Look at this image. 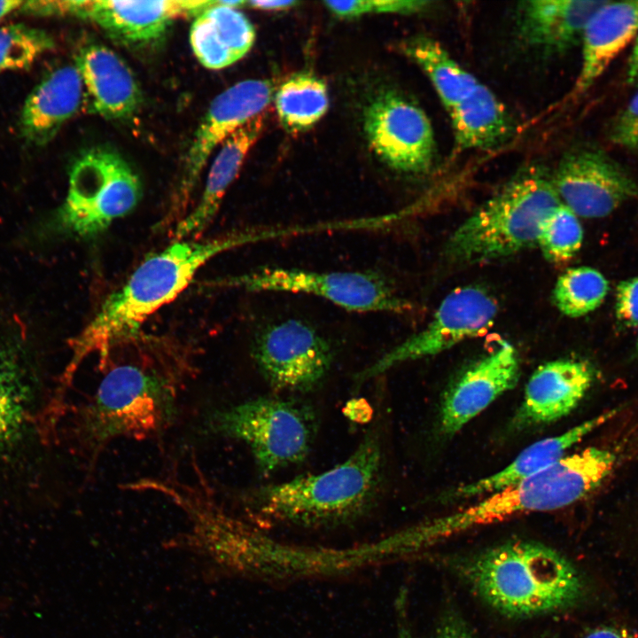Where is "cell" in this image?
<instances>
[{"label":"cell","mask_w":638,"mask_h":638,"mask_svg":"<svg viewBox=\"0 0 638 638\" xmlns=\"http://www.w3.org/2000/svg\"><path fill=\"white\" fill-rule=\"evenodd\" d=\"M189 376L186 362L158 350L106 369L74 416V438L88 464L93 467L115 440H144L167 432Z\"/></svg>","instance_id":"obj_1"},{"label":"cell","mask_w":638,"mask_h":638,"mask_svg":"<svg viewBox=\"0 0 638 638\" xmlns=\"http://www.w3.org/2000/svg\"><path fill=\"white\" fill-rule=\"evenodd\" d=\"M253 232H233L203 241L176 240L148 256L71 340L72 356L62 376V389L70 385L83 360L100 354L102 366L111 349L134 337L151 315L188 286L202 266L225 251L255 241Z\"/></svg>","instance_id":"obj_2"},{"label":"cell","mask_w":638,"mask_h":638,"mask_svg":"<svg viewBox=\"0 0 638 638\" xmlns=\"http://www.w3.org/2000/svg\"><path fill=\"white\" fill-rule=\"evenodd\" d=\"M383 453L376 432H368L334 467L249 490L244 505L251 516L303 528H331L365 516L381 486Z\"/></svg>","instance_id":"obj_3"},{"label":"cell","mask_w":638,"mask_h":638,"mask_svg":"<svg viewBox=\"0 0 638 638\" xmlns=\"http://www.w3.org/2000/svg\"><path fill=\"white\" fill-rule=\"evenodd\" d=\"M616 459L612 451L595 447L565 455L475 504L396 533L400 551L425 549L470 529L520 514L566 507L595 488L613 470Z\"/></svg>","instance_id":"obj_4"},{"label":"cell","mask_w":638,"mask_h":638,"mask_svg":"<svg viewBox=\"0 0 638 638\" xmlns=\"http://www.w3.org/2000/svg\"><path fill=\"white\" fill-rule=\"evenodd\" d=\"M464 575L475 593L510 617H532L565 609L581 595L575 567L543 544L515 541L471 560Z\"/></svg>","instance_id":"obj_5"},{"label":"cell","mask_w":638,"mask_h":638,"mask_svg":"<svg viewBox=\"0 0 638 638\" xmlns=\"http://www.w3.org/2000/svg\"><path fill=\"white\" fill-rule=\"evenodd\" d=\"M562 204L541 167L518 172L450 236L445 255L455 263L500 259L537 245L547 218Z\"/></svg>","instance_id":"obj_6"},{"label":"cell","mask_w":638,"mask_h":638,"mask_svg":"<svg viewBox=\"0 0 638 638\" xmlns=\"http://www.w3.org/2000/svg\"><path fill=\"white\" fill-rule=\"evenodd\" d=\"M142 183L115 150L93 147L73 163L66 198L47 229L62 237L90 238L134 210Z\"/></svg>","instance_id":"obj_7"},{"label":"cell","mask_w":638,"mask_h":638,"mask_svg":"<svg viewBox=\"0 0 638 638\" xmlns=\"http://www.w3.org/2000/svg\"><path fill=\"white\" fill-rule=\"evenodd\" d=\"M207 427L249 447L259 471L268 475L303 462L317 432L313 408L299 401L259 397L214 411Z\"/></svg>","instance_id":"obj_8"},{"label":"cell","mask_w":638,"mask_h":638,"mask_svg":"<svg viewBox=\"0 0 638 638\" xmlns=\"http://www.w3.org/2000/svg\"><path fill=\"white\" fill-rule=\"evenodd\" d=\"M219 287L253 292L310 294L354 312L405 313L412 304L399 296L387 280L374 272H316L300 268L263 267L214 282Z\"/></svg>","instance_id":"obj_9"},{"label":"cell","mask_w":638,"mask_h":638,"mask_svg":"<svg viewBox=\"0 0 638 638\" xmlns=\"http://www.w3.org/2000/svg\"><path fill=\"white\" fill-rule=\"evenodd\" d=\"M252 355L271 388L292 393L317 388L334 360L330 341L313 325L297 318L260 328L253 339Z\"/></svg>","instance_id":"obj_10"},{"label":"cell","mask_w":638,"mask_h":638,"mask_svg":"<svg viewBox=\"0 0 638 638\" xmlns=\"http://www.w3.org/2000/svg\"><path fill=\"white\" fill-rule=\"evenodd\" d=\"M496 300L477 286L453 290L440 304L430 323L355 375L357 384L374 378L408 361L442 353L483 335L494 323Z\"/></svg>","instance_id":"obj_11"},{"label":"cell","mask_w":638,"mask_h":638,"mask_svg":"<svg viewBox=\"0 0 638 638\" xmlns=\"http://www.w3.org/2000/svg\"><path fill=\"white\" fill-rule=\"evenodd\" d=\"M363 128L371 150L393 170L423 175L432 169L436 142L430 119L401 94L385 90L370 101Z\"/></svg>","instance_id":"obj_12"},{"label":"cell","mask_w":638,"mask_h":638,"mask_svg":"<svg viewBox=\"0 0 638 638\" xmlns=\"http://www.w3.org/2000/svg\"><path fill=\"white\" fill-rule=\"evenodd\" d=\"M272 97L271 82L249 79L233 84L212 100L188 151L167 223L175 221L178 223L184 217L198 178L212 152L237 130L262 114Z\"/></svg>","instance_id":"obj_13"},{"label":"cell","mask_w":638,"mask_h":638,"mask_svg":"<svg viewBox=\"0 0 638 638\" xmlns=\"http://www.w3.org/2000/svg\"><path fill=\"white\" fill-rule=\"evenodd\" d=\"M214 1H43V16L70 15L91 21L113 40L146 46L160 40L174 21L195 17Z\"/></svg>","instance_id":"obj_14"},{"label":"cell","mask_w":638,"mask_h":638,"mask_svg":"<svg viewBox=\"0 0 638 638\" xmlns=\"http://www.w3.org/2000/svg\"><path fill=\"white\" fill-rule=\"evenodd\" d=\"M552 180L562 204L578 217H606L638 197V183L630 173L596 148L568 152Z\"/></svg>","instance_id":"obj_15"},{"label":"cell","mask_w":638,"mask_h":638,"mask_svg":"<svg viewBox=\"0 0 638 638\" xmlns=\"http://www.w3.org/2000/svg\"><path fill=\"white\" fill-rule=\"evenodd\" d=\"M516 348L502 341L500 346L478 360L446 393L442 407L441 430L447 435L460 431L505 392L519 377Z\"/></svg>","instance_id":"obj_16"},{"label":"cell","mask_w":638,"mask_h":638,"mask_svg":"<svg viewBox=\"0 0 638 638\" xmlns=\"http://www.w3.org/2000/svg\"><path fill=\"white\" fill-rule=\"evenodd\" d=\"M604 0H535L517 4L514 33L519 44L544 57L581 42L584 29Z\"/></svg>","instance_id":"obj_17"},{"label":"cell","mask_w":638,"mask_h":638,"mask_svg":"<svg viewBox=\"0 0 638 638\" xmlns=\"http://www.w3.org/2000/svg\"><path fill=\"white\" fill-rule=\"evenodd\" d=\"M74 66L92 113L110 121H128L137 113L143 100L139 83L115 51L86 42L77 51Z\"/></svg>","instance_id":"obj_18"},{"label":"cell","mask_w":638,"mask_h":638,"mask_svg":"<svg viewBox=\"0 0 638 638\" xmlns=\"http://www.w3.org/2000/svg\"><path fill=\"white\" fill-rule=\"evenodd\" d=\"M595 377L594 367L580 360L560 359L539 366L526 384L514 424H545L567 416L586 395Z\"/></svg>","instance_id":"obj_19"},{"label":"cell","mask_w":638,"mask_h":638,"mask_svg":"<svg viewBox=\"0 0 638 638\" xmlns=\"http://www.w3.org/2000/svg\"><path fill=\"white\" fill-rule=\"evenodd\" d=\"M246 1H214L194 17L190 29L192 51L205 67L218 70L244 58L255 40V30L237 10Z\"/></svg>","instance_id":"obj_20"},{"label":"cell","mask_w":638,"mask_h":638,"mask_svg":"<svg viewBox=\"0 0 638 638\" xmlns=\"http://www.w3.org/2000/svg\"><path fill=\"white\" fill-rule=\"evenodd\" d=\"M84 97L82 81L74 65L53 69L24 103L19 119L22 136L36 146L47 144L77 113Z\"/></svg>","instance_id":"obj_21"},{"label":"cell","mask_w":638,"mask_h":638,"mask_svg":"<svg viewBox=\"0 0 638 638\" xmlns=\"http://www.w3.org/2000/svg\"><path fill=\"white\" fill-rule=\"evenodd\" d=\"M263 123L261 114L221 144L197 206L176 224L174 234L177 240L198 238L212 222L246 154L259 138Z\"/></svg>","instance_id":"obj_22"},{"label":"cell","mask_w":638,"mask_h":638,"mask_svg":"<svg viewBox=\"0 0 638 638\" xmlns=\"http://www.w3.org/2000/svg\"><path fill=\"white\" fill-rule=\"evenodd\" d=\"M637 33L638 1H609L599 8L582 35V64L573 93L585 92Z\"/></svg>","instance_id":"obj_23"},{"label":"cell","mask_w":638,"mask_h":638,"mask_svg":"<svg viewBox=\"0 0 638 638\" xmlns=\"http://www.w3.org/2000/svg\"><path fill=\"white\" fill-rule=\"evenodd\" d=\"M616 409L602 413L584 421L564 433L543 439L524 449L509 465L500 471L457 487L455 498L466 499L486 495L513 485L556 463L565 456L567 450L588 433L615 416Z\"/></svg>","instance_id":"obj_24"},{"label":"cell","mask_w":638,"mask_h":638,"mask_svg":"<svg viewBox=\"0 0 638 638\" xmlns=\"http://www.w3.org/2000/svg\"><path fill=\"white\" fill-rule=\"evenodd\" d=\"M448 113L458 152L494 148L512 131V121L505 106L481 82Z\"/></svg>","instance_id":"obj_25"},{"label":"cell","mask_w":638,"mask_h":638,"mask_svg":"<svg viewBox=\"0 0 638 638\" xmlns=\"http://www.w3.org/2000/svg\"><path fill=\"white\" fill-rule=\"evenodd\" d=\"M402 50L426 74L447 113L469 97L479 83L432 37H412L403 43Z\"/></svg>","instance_id":"obj_26"},{"label":"cell","mask_w":638,"mask_h":638,"mask_svg":"<svg viewBox=\"0 0 638 638\" xmlns=\"http://www.w3.org/2000/svg\"><path fill=\"white\" fill-rule=\"evenodd\" d=\"M275 106L279 121L288 133L307 131L328 110L326 83L312 73L295 74L278 87Z\"/></svg>","instance_id":"obj_27"},{"label":"cell","mask_w":638,"mask_h":638,"mask_svg":"<svg viewBox=\"0 0 638 638\" xmlns=\"http://www.w3.org/2000/svg\"><path fill=\"white\" fill-rule=\"evenodd\" d=\"M608 291L609 283L600 271L590 267H575L559 276L552 298L562 314L578 318L598 308Z\"/></svg>","instance_id":"obj_28"},{"label":"cell","mask_w":638,"mask_h":638,"mask_svg":"<svg viewBox=\"0 0 638 638\" xmlns=\"http://www.w3.org/2000/svg\"><path fill=\"white\" fill-rule=\"evenodd\" d=\"M54 48L46 31L25 24L0 27V73L28 68L42 54Z\"/></svg>","instance_id":"obj_29"},{"label":"cell","mask_w":638,"mask_h":638,"mask_svg":"<svg viewBox=\"0 0 638 638\" xmlns=\"http://www.w3.org/2000/svg\"><path fill=\"white\" fill-rule=\"evenodd\" d=\"M583 229L579 217L561 204L545 221L537 245L545 259L552 263H564L580 251Z\"/></svg>","instance_id":"obj_30"},{"label":"cell","mask_w":638,"mask_h":638,"mask_svg":"<svg viewBox=\"0 0 638 638\" xmlns=\"http://www.w3.org/2000/svg\"><path fill=\"white\" fill-rule=\"evenodd\" d=\"M15 362L8 351L0 350V445L13 437L22 421L23 405Z\"/></svg>","instance_id":"obj_31"},{"label":"cell","mask_w":638,"mask_h":638,"mask_svg":"<svg viewBox=\"0 0 638 638\" xmlns=\"http://www.w3.org/2000/svg\"><path fill=\"white\" fill-rule=\"evenodd\" d=\"M325 7L341 19H354L370 13L413 14L422 12L433 4L421 0L326 1Z\"/></svg>","instance_id":"obj_32"},{"label":"cell","mask_w":638,"mask_h":638,"mask_svg":"<svg viewBox=\"0 0 638 638\" xmlns=\"http://www.w3.org/2000/svg\"><path fill=\"white\" fill-rule=\"evenodd\" d=\"M610 136L614 144L638 152V92L618 116Z\"/></svg>","instance_id":"obj_33"},{"label":"cell","mask_w":638,"mask_h":638,"mask_svg":"<svg viewBox=\"0 0 638 638\" xmlns=\"http://www.w3.org/2000/svg\"><path fill=\"white\" fill-rule=\"evenodd\" d=\"M615 316L624 328L638 327V276L625 279L618 284Z\"/></svg>","instance_id":"obj_34"},{"label":"cell","mask_w":638,"mask_h":638,"mask_svg":"<svg viewBox=\"0 0 638 638\" xmlns=\"http://www.w3.org/2000/svg\"><path fill=\"white\" fill-rule=\"evenodd\" d=\"M436 638H475V636L459 617L451 615L440 623Z\"/></svg>","instance_id":"obj_35"},{"label":"cell","mask_w":638,"mask_h":638,"mask_svg":"<svg viewBox=\"0 0 638 638\" xmlns=\"http://www.w3.org/2000/svg\"><path fill=\"white\" fill-rule=\"evenodd\" d=\"M406 592L399 594L396 600L397 632L396 638H413L407 611Z\"/></svg>","instance_id":"obj_36"},{"label":"cell","mask_w":638,"mask_h":638,"mask_svg":"<svg viewBox=\"0 0 638 638\" xmlns=\"http://www.w3.org/2000/svg\"><path fill=\"white\" fill-rule=\"evenodd\" d=\"M300 3L297 1H266V0H254V1H246L245 5L255 9V10H261V11H268V12H278V11H284L291 9L296 5H298Z\"/></svg>","instance_id":"obj_37"},{"label":"cell","mask_w":638,"mask_h":638,"mask_svg":"<svg viewBox=\"0 0 638 638\" xmlns=\"http://www.w3.org/2000/svg\"><path fill=\"white\" fill-rule=\"evenodd\" d=\"M584 638H634L623 629L612 626H601L588 632Z\"/></svg>","instance_id":"obj_38"},{"label":"cell","mask_w":638,"mask_h":638,"mask_svg":"<svg viewBox=\"0 0 638 638\" xmlns=\"http://www.w3.org/2000/svg\"><path fill=\"white\" fill-rule=\"evenodd\" d=\"M628 79L632 83L638 84V36L628 64Z\"/></svg>","instance_id":"obj_39"},{"label":"cell","mask_w":638,"mask_h":638,"mask_svg":"<svg viewBox=\"0 0 638 638\" xmlns=\"http://www.w3.org/2000/svg\"><path fill=\"white\" fill-rule=\"evenodd\" d=\"M22 1L4 0L0 1V19L14 11H18L22 5Z\"/></svg>","instance_id":"obj_40"},{"label":"cell","mask_w":638,"mask_h":638,"mask_svg":"<svg viewBox=\"0 0 638 638\" xmlns=\"http://www.w3.org/2000/svg\"><path fill=\"white\" fill-rule=\"evenodd\" d=\"M636 351H637V354H638V338H637V341H636Z\"/></svg>","instance_id":"obj_41"}]
</instances>
